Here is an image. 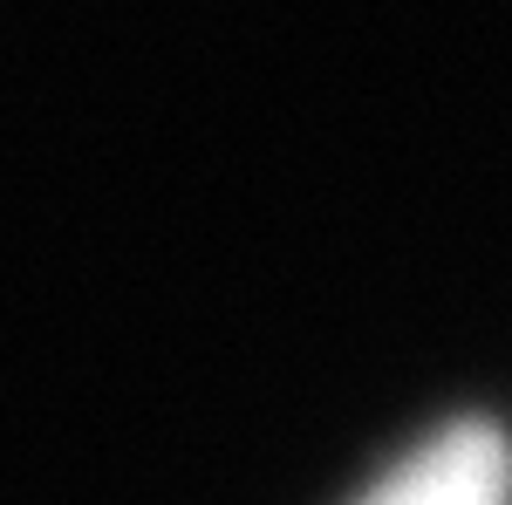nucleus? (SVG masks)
<instances>
[{
  "label": "nucleus",
  "instance_id": "f257e3e1",
  "mask_svg": "<svg viewBox=\"0 0 512 505\" xmlns=\"http://www.w3.org/2000/svg\"><path fill=\"white\" fill-rule=\"evenodd\" d=\"M362 505H512V451L492 424L424 437Z\"/></svg>",
  "mask_w": 512,
  "mask_h": 505
}]
</instances>
